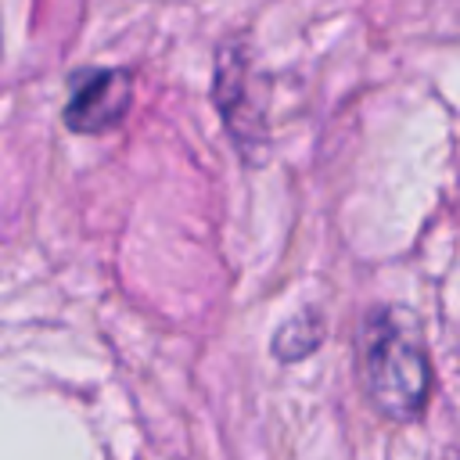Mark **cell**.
<instances>
[{"label":"cell","mask_w":460,"mask_h":460,"mask_svg":"<svg viewBox=\"0 0 460 460\" xmlns=\"http://www.w3.org/2000/svg\"><path fill=\"white\" fill-rule=\"evenodd\" d=\"M320 341V320L313 316H295L280 334H277V356L280 359H298L305 352H313Z\"/></svg>","instance_id":"277c9868"},{"label":"cell","mask_w":460,"mask_h":460,"mask_svg":"<svg viewBox=\"0 0 460 460\" xmlns=\"http://www.w3.org/2000/svg\"><path fill=\"white\" fill-rule=\"evenodd\" d=\"M252 68L237 43H223L219 65H216V104L226 119V129L234 133L237 147L255 155V147L266 140V119L262 104L252 97Z\"/></svg>","instance_id":"3957f363"},{"label":"cell","mask_w":460,"mask_h":460,"mask_svg":"<svg viewBox=\"0 0 460 460\" xmlns=\"http://www.w3.org/2000/svg\"><path fill=\"white\" fill-rule=\"evenodd\" d=\"M359 370L367 395L385 417L410 420L424 410L431 367L406 313H377L359 338Z\"/></svg>","instance_id":"6da1fadb"},{"label":"cell","mask_w":460,"mask_h":460,"mask_svg":"<svg viewBox=\"0 0 460 460\" xmlns=\"http://www.w3.org/2000/svg\"><path fill=\"white\" fill-rule=\"evenodd\" d=\"M133 104V79L122 68H86L72 79L65 104V126L75 133L115 129Z\"/></svg>","instance_id":"7a4b0ae2"}]
</instances>
